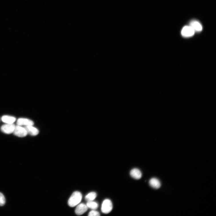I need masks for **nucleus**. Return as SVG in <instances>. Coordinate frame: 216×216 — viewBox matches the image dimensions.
Wrapping results in <instances>:
<instances>
[{"mask_svg":"<svg viewBox=\"0 0 216 216\" xmlns=\"http://www.w3.org/2000/svg\"><path fill=\"white\" fill-rule=\"evenodd\" d=\"M82 196L81 193L76 191L72 194L68 201V204L71 207H74L78 205L82 201Z\"/></svg>","mask_w":216,"mask_h":216,"instance_id":"obj_1","label":"nucleus"},{"mask_svg":"<svg viewBox=\"0 0 216 216\" xmlns=\"http://www.w3.org/2000/svg\"><path fill=\"white\" fill-rule=\"evenodd\" d=\"M112 203L110 200L106 199L103 201L101 208V211L103 213H108L112 211Z\"/></svg>","mask_w":216,"mask_h":216,"instance_id":"obj_2","label":"nucleus"},{"mask_svg":"<svg viewBox=\"0 0 216 216\" xmlns=\"http://www.w3.org/2000/svg\"><path fill=\"white\" fill-rule=\"evenodd\" d=\"M13 133L15 135L20 137H25L28 134L24 128L19 125L15 126Z\"/></svg>","mask_w":216,"mask_h":216,"instance_id":"obj_3","label":"nucleus"},{"mask_svg":"<svg viewBox=\"0 0 216 216\" xmlns=\"http://www.w3.org/2000/svg\"><path fill=\"white\" fill-rule=\"evenodd\" d=\"M195 31L192 27L190 26L184 27L182 29L181 34L186 37H189L193 36L195 33Z\"/></svg>","mask_w":216,"mask_h":216,"instance_id":"obj_4","label":"nucleus"},{"mask_svg":"<svg viewBox=\"0 0 216 216\" xmlns=\"http://www.w3.org/2000/svg\"><path fill=\"white\" fill-rule=\"evenodd\" d=\"M15 127V125L12 124H7L2 126L1 128V130L3 132L9 134L13 133Z\"/></svg>","mask_w":216,"mask_h":216,"instance_id":"obj_5","label":"nucleus"},{"mask_svg":"<svg viewBox=\"0 0 216 216\" xmlns=\"http://www.w3.org/2000/svg\"><path fill=\"white\" fill-rule=\"evenodd\" d=\"M88 207L84 203L78 205L75 210V213L78 215H81L84 213L88 210Z\"/></svg>","mask_w":216,"mask_h":216,"instance_id":"obj_6","label":"nucleus"},{"mask_svg":"<svg viewBox=\"0 0 216 216\" xmlns=\"http://www.w3.org/2000/svg\"><path fill=\"white\" fill-rule=\"evenodd\" d=\"M17 124L18 125L21 126H33L34 122L31 120L25 118H19L17 121Z\"/></svg>","mask_w":216,"mask_h":216,"instance_id":"obj_7","label":"nucleus"},{"mask_svg":"<svg viewBox=\"0 0 216 216\" xmlns=\"http://www.w3.org/2000/svg\"><path fill=\"white\" fill-rule=\"evenodd\" d=\"M33 126H25L24 128L25 129L27 134L33 136L37 135L39 133L38 130L33 127Z\"/></svg>","mask_w":216,"mask_h":216,"instance_id":"obj_8","label":"nucleus"},{"mask_svg":"<svg viewBox=\"0 0 216 216\" xmlns=\"http://www.w3.org/2000/svg\"><path fill=\"white\" fill-rule=\"evenodd\" d=\"M150 186L155 189H158L161 186V182L156 178H153L151 179L149 182Z\"/></svg>","mask_w":216,"mask_h":216,"instance_id":"obj_9","label":"nucleus"},{"mask_svg":"<svg viewBox=\"0 0 216 216\" xmlns=\"http://www.w3.org/2000/svg\"><path fill=\"white\" fill-rule=\"evenodd\" d=\"M190 26L194 29L195 32H200L202 29V27L201 24L198 21H193L190 23Z\"/></svg>","mask_w":216,"mask_h":216,"instance_id":"obj_10","label":"nucleus"},{"mask_svg":"<svg viewBox=\"0 0 216 216\" xmlns=\"http://www.w3.org/2000/svg\"><path fill=\"white\" fill-rule=\"evenodd\" d=\"M130 175L132 178L135 179H139L142 177L141 172L137 169H134L131 170Z\"/></svg>","mask_w":216,"mask_h":216,"instance_id":"obj_11","label":"nucleus"},{"mask_svg":"<svg viewBox=\"0 0 216 216\" xmlns=\"http://www.w3.org/2000/svg\"><path fill=\"white\" fill-rule=\"evenodd\" d=\"M1 120L3 122L7 124H12L15 122L16 119L14 117L5 115L2 117Z\"/></svg>","mask_w":216,"mask_h":216,"instance_id":"obj_12","label":"nucleus"},{"mask_svg":"<svg viewBox=\"0 0 216 216\" xmlns=\"http://www.w3.org/2000/svg\"><path fill=\"white\" fill-rule=\"evenodd\" d=\"M96 196L97 194L96 193L92 192L86 195L85 199L88 201H93L96 198Z\"/></svg>","mask_w":216,"mask_h":216,"instance_id":"obj_13","label":"nucleus"},{"mask_svg":"<svg viewBox=\"0 0 216 216\" xmlns=\"http://www.w3.org/2000/svg\"><path fill=\"white\" fill-rule=\"evenodd\" d=\"M88 207L93 210H95L98 208V203L93 201H88L86 205Z\"/></svg>","mask_w":216,"mask_h":216,"instance_id":"obj_14","label":"nucleus"},{"mask_svg":"<svg viewBox=\"0 0 216 216\" xmlns=\"http://www.w3.org/2000/svg\"><path fill=\"white\" fill-rule=\"evenodd\" d=\"M5 200L3 195L0 193V206H3L5 204Z\"/></svg>","mask_w":216,"mask_h":216,"instance_id":"obj_15","label":"nucleus"},{"mask_svg":"<svg viewBox=\"0 0 216 216\" xmlns=\"http://www.w3.org/2000/svg\"><path fill=\"white\" fill-rule=\"evenodd\" d=\"M100 215V213L96 211L95 210H93L91 211L88 214V216H99Z\"/></svg>","mask_w":216,"mask_h":216,"instance_id":"obj_16","label":"nucleus"}]
</instances>
